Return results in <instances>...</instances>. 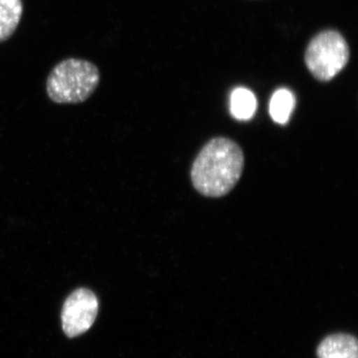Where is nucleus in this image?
<instances>
[{
  "mask_svg": "<svg viewBox=\"0 0 358 358\" xmlns=\"http://www.w3.org/2000/svg\"><path fill=\"white\" fill-rule=\"evenodd\" d=\"M350 49L343 35L334 30L317 34L308 44L305 61L313 76L331 81L348 64Z\"/></svg>",
  "mask_w": 358,
  "mask_h": 358,
  "instance_id": "7ed1b4c3",
  "label": "nucleus"
},
{
  "mask_svg": "<svg viewBox=\"0 0 358 358\" xmlns=\"http://www.w3.org/2000/svg\"><path fill=\"white\" fill-rule=\"evenodd\" d=\"M257 99L249 89L236 88L230 96V113L239 121H249L254 117L257 110Z\"/></svg>",
  "mask_w": 358,
  "mask_h": 358,
  "instance_id": "0eeeda50",
  "label": "nucleus"
},
{
  "mask_svg": "<svg viewBox=\"0 0 358 358\" xmlns=\"http://www.w3.org/2000/svg\"><path fill=\"white\" fill-rule=\"evenodd\" d=\"M98 310V299L91 289H75L63 306V331L69 338H76L86 333L93 326Z\"/></svg>",
  "mask_w": 358,
  "mask_h": 358,
  "instance_id": "20e7f679",
  "label": "nucleus"
},
{
  "mask_svg": "<svg viewBox=\"0 0 358 358\" xmlns=\"http://www.w3.org/2000/svg\"><path fill=\"white\" fill-rule=\"evenodd\" d=\"M244 169V155L235 141L226 138L207 143L194 160L192 179L204 196L221 197L237 185Z\"/></svg>",
  "mask_w": 358,
  "mask_h": 358,
  "instance_id": "f257e3e1",
  "label": "nucleus"
},
{
  "mask_svg": "<svg viewBox=\"0 0 358 358\" xmlns=\"http://www.w3.org/2000/svg\"><path fill=\"white\" fill-rule=\"evenodd\" d=\"M100 70L84 59L61 61L47 78L46 92L52 102L80 103L88 100L100 84Z\"/></svg>",
  "mask_w": 358,
  "mask_h": 358,
  "instance_id": "f03ea898",
  "label": "nucleus"
},
{
  "mask_svg": "<svg viewBox=\"0 0 358 358\" xmlns=\"http://www.w3.org/2000/svg\"><path fill=\"white\" fill-rule=\"evenodd\" d=\"M294 96L288 89L277 90L270 101V115L277 124H285L289 122L294 108Z\"/></svg>",
  "mask_w": 358,
  "mask_h": 358,
  "instance_id": "6e6552de",
  "label": "nucleus"
},
{
  "mask_svg": "<svg viewBox=\"0 0 358 358\" xmlns=\"http://www.w3.org/2000/svg\"><path fill=\"white\" fill-rule=\"evenodd\" d=\"M317 357L358 358L357 339L350 334H331L320 343Z\"/></svg>",
  "mask_w": 358,
  "mask_h": 358,
  "instance_id": "39448f33",
  "label": "nucleus"
},
{
  "mask_svg": "<svg viewBox=\"0 0 358 358\" xmlns=\"http://www.w3.org/2000/svg\"><path fill=\"white\" fill-rule=\"evenodd\" d=\"M22 14V0H0V43L13 36Z\"/></svg>",
  "mask_w": 358,
  "mask_h": 358,
  "instance_id": "423d86ee",
  "label": "nucleus"
}]
</instances>
